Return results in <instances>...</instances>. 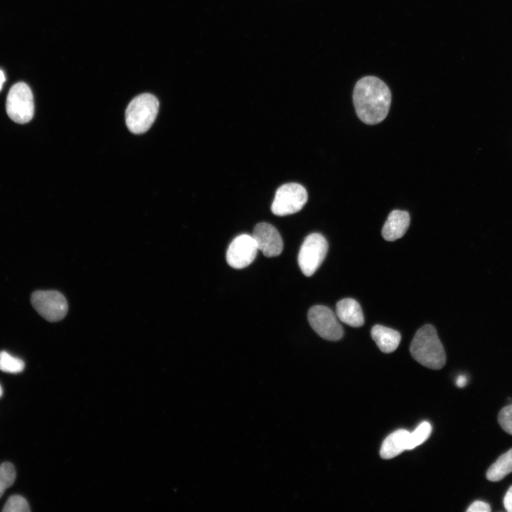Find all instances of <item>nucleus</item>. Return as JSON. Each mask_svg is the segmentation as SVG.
Segmentation results:
<instances>
[{"mask_svg": "<svg viewBox=\"0 0 512 512\" xmlns=\"http://www.w3.org/2000/svg\"><path fill=\"white\" fill-rule=\"evenodd\" d=\"M353 100L358 118L367 124H375L387 116L391 93L387 85L375 76H366L356 84Z\"/></svg>", "mask_w": 512, "mask_h": 512, "instance_id": "f257e3e1", "label": "nucleus"}, {"mask_svg": "<svg viewBox=\"0 0 512 512\" xmlns=\"http://www.w3.org/2000/svg\"><path fill=\"white\" fill-rule=\"evenodd\" d=\"M410 351L413 358L427 368L438 370L446 363L444 347L436 329L430 324H426L417 330L411 342Z\"/></svg>", "mask_w": 512, "mask_h": 512, "instance_id": "f03ea898", "label": "nucleus"}, {"mask_svg": "<svg viewBox=\"0 0 512 512\" xmlns=\"http://www.w3.org/2000/svg\"><path fill=\"white\" fill-rule=\"evenodd\" d=\"M159 111V101L149 93L135 97L128 105L125 112L126 124L134 134L146 132L154 123Z\"/></svg>", "mask_w": 512, "mask_h": 512, "instance_id": "7ed1b4c3", "label": "nucleus"}, {"mask_svg": "<svg viewBox=\"0 0 512 512\" xmlns=\"http://www.w3.org/2000/svg\"><path fill=\"white\" fill-rule=\"evenodd\" d=\"M6 112L15 122L25 124L31 121L34 114L33 96L27 84L20 82L14 84L7 95Z\"/></svg>", "mask_w": 512, "mask_h": 512, "instance_id": "20e7f679", "label": "nucleus"}, {"mask_svg": "<svg viewBox=\"0 0 512 512\" xmlns=\"http://www.w3.org/2000/svg\"><path fill=\"white\" fill-rule=\"evenodd\" d=\"M327 251L328 242L321 234L314 233L306 237L298 255V264L302 273L306 277L314 274Z\"/></svg>", "mask_w": 512, "mask_h": 512, "instance_id": "39448f33", "label": "nucleus"}, {"mask_svg": "<svg viewBox=\"0 0 512 512\" xmlns=\"http://www.w3.org/2000/svg\"><path fill=\"white\" fill-rule=\"evenodd\" d=\"M31 302L36 311L50 322L62 320L68 310L65 297L62 293L55 290L34 292L31 295Z\"/></svg>", "mask_w": 512, "mask_h": 512, "instance_id": "423d86ee", "label": "nucleus"}, {"mask_svg": "<svg viewBox=\"0 0 512 512\" xmlns=\"http://www.w3.org/2000/svg\"><path fill=\"white\" fill-rule=\"evenodd\" d=\"M306 189L297 183H288L279 186L271 206L272 212L279 216L299 211L307 201Z\"/></svg>", "mask_w": 512, "mask_h": 512, "instance_id": "0eeeda50", "label": "nucleus"}, {"mask_svg": "<svg viewBox=\"0 0 512 512\" xmlns=\"http://www.w3.org/2000/svg\"><path fill=\"white\" fill-rule=\"evenodd\" d=\"M308 321L311 328L323 338L338 341L343 334L337 316L331 309L323 305H316L308 312Z\"/></svg>", "mask_w": 512, "mask_h": 512, "instance_id": "6e6552de", "label": "nucleus"}, {"mask_svg": "<svg viewBox=\"0 0 512 512\" xmlns=\"http://www.w3.org/2000/svg\"><path fill=\"white\" fill-rule=\"evenodd\" d=\"M258 248L252 235L242 234L230 244L227 252L228 264L235 269H242L255 260Z\"/></svg>", "mask_w": 512, "mask_h": 512, "instance_id": "1a4fd4ad", "label": "nucleus"}, {"mask_svg": "<svg viewBox=\"0 0 512 512\" xmlns=\"http://www.w3.org/2000/svg\"><path fill=\"white\" fill-rule=\"evenodd\" d=\"M258 250L267 257L278 256L283 250L282 238L277 230L270 223H260L254 228L252 234Z\"/></svg>", "mask_w": 512, "mask_h": 512, "instance_id": "9d476101", "label": "nucleus"}, {"mask_svg": "<svg viewBox=\"0 0 512 512\" xmlns=\"http://www.w3.org/2000/svg\"><path fill=\"white\" fill-rule=\"evenodd\" d=\"M410 215L407 211H391L383 227V237L387 241H394L402 238L410 225Z\"/></svg>", "mask_w": 512, "mask_h": 512, "instance_id": "9b49d317", "label": "nucleus"}, {"mask_svg": "<svg viewBox=\"0 0 512 512\" xmlns=\"http://www.w3.org/2000/svg\"><path fill=\"white\" fill-rule=\"evenodd\" d=\"M336 316L343 323L359 327L364 323V317L360 304L355 299L345 298L336 304Z\"/></svg>", "mask_w": 512, "mask_h": 512, "instance_id": "f8f14e48", "label": "nucleus"}, {"mask_svg": "<svg viewBox=\"0 0 512 512\" xmlns=\"http://www.w3.org/2000/svg\"><path fill=\"white\" fill-rule=\"evenodd\" d=\"M409 434V431L400 429L389 434L380 447V457L385 459H392L407 450Z\"/></svg>", "mask_w": 512, "mask_h": 512, "instance_id": "ddd939ff", "label": "nucleus"}, {"mask_svg": "<svg viewBox=\"0 0 512 512\" xmlns=\"http://www.w3.org/2000/svg\"><path fill=\"white\" fill-rule=\"evenodd\" d=\"M371 336L380 350L387 353L393 352L401 340L398 331L381 325H375L372 328Z\"/></svg>", "mask_w": 512, "mask_h": 512, "instance_id": "4468645a", "label": "nucleus"}, {"mask_svg": "<svg viewBox=\"0 0 512 512\" xmlns=\"http://www.w3.org/2000/svg\"><path fill=\"white\" fill-rule=\"evenodd\" d=\"M512 472V448L501 454L486 471V479L490 481H498Z\"/></svg>", "mask_w": 512, "mask_h": 512, "instance_id": "2eb2a0df", "label": "nucleus"}, {"mask_svg": "<svg viewBox=\"0 0 512 512\" xmlns=\"http://www.w3.org/2000/svg\"><path fill=\"white\" fill-rule=\"evenodd\" d=\"M431 432L432 426L428 422L420 423L413 432H410L407 450L413 449L422 444L428 439Z\"/></svg>", "mask_w": 512, "mask_h": 512, "instance_id": "dca6fc26", "label": "nucleus"}, {"mask_svg": "<svg viewBox=\"0 0 512 512\" xmlns=\"http://www.w3.org/2000/svg\"><path fill=\"white\" fill-rule=\"evenodd\" d=\"M24 362L6 351L0 352V370L11 373H17L24 369Z\"/></svg>", "mask_w": 512, "mask_h": 512, "instance_id": "f3484780", "label": "nucleus"}, {"mask_svg": "<svg viewBox=\"0 0 512 512\" xmlns=\"http://www.w3.org/2000/svg\"><path fill=\"white\" fill-rule=\"evenodd\" d=\"M16 479V470L12 464L4 462L0 465V498Z\"/></svg>", "mask_w": 512, "mask_h": 512, "instance_id": "a211bd4d", "label": "nucleus"}, {"mask_svg": "<svg viewBox=\"0 0 512 512\" xmlns=\"http://www.w3.org/2000/svg\"><path fill=\"white\" fill-rule=\"evenodd\" d=\"M4 512H28L30 511L26 500L19 495L10 496L4 505Z\"/></svg>", "mask_w": 512, "mask_h": 512, "instance_id": "6ab92c4d", "label": "nucleus"}, {"mask_svg": "<svg viewBox=\"0 0 512 512\" xmlns=\"http://www.w3.org/2000/svg\"><path fill=\"white\" fill-rule=\"evenodd\" d=\"M498 420L502 429L512 435V404L501 410L498 413Z\"/></svg>", "mask_w": 512, "mask_h": 512, "instance_id": "aec40b11", "label": "nucleus"}, {"mask_svg": "<svg viewBox=\"0 0 512 512\" xmlns=\"http://www.w3.org/2000/svg\"><path fill=\"white\" fill-rule=\"evenodd\" d=\"M468 512H490L491 507L489 503L481 501H476L472 503L466 510Z\"/></svg>", "mask_w": 512, "mask_h": 512, "instance_id": "412c9836", "label": "nucleus"}, {"mask_svg": "<svg viewBox=\"0 0 512 512\" xmlns=\"http://www.w3.org/2000/svg\"><path fill=\"white\" fill-rule=\"evenodd\" d=\"M503 505L508 512H512V486L509 487L503 498Z\"/></svg>", "mask_w": 512, "mask_h": 512, "instance_id": "4be33fe9", "label": "nucleus"}, {"mask_svg": "<svg viewBox=\"0 0 512 512\" xmlns=\"http://www.w3.org/2000/svg\"><path fill=\"white\" fill-rule=\"evenodd\" d=\"M466 383H467V379H466V376H464L463 375H460L459 376H458V378L456 380V384L459 388L464 387L466 385Z\"/></svg>", "mask_w": 512, "mask_h": 512, "instance_id": "5701e85b", "label": "nucleus"}, {"mask_svg": "<svg viewBox=\"0 0 512 512\" xmlns=\"http://www.w3.org/2000/svg\"><path fill=\"white\" fill-rule=\"evenodd\" d=\"M6 80L4 73L0 69V91L3 87V85Z\"/></svg>", "mask_w": 512, "mask_h": 512, "instance_id": "b1692460", "label": "nucleus"}, {"mask_svg": "<svg viewBox=\"0 0 512 512\" xmlns=\"http://www.w3.org/2000/svg\"><path fill=\"white\" fill-rule=\"evenodd\" d=\"M2 394H3V390H2V388H1V385H0V398L1 397Z\"/></svg>", "mask_w": 512, "mask_h": 512, "instance_id": "393cba45", "label": "nucleus"}]
</instances>
